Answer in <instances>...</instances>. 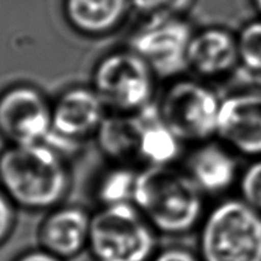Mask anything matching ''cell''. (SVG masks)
Segmentation results:
<instances>
[{"mask_svg": "<svg viewBox=\"0 0 261 261\" xmlns=\"http://www.w3.org/2000/svg\"><path fill=\"white\" fill-rule=\"evenodd\" d=\"M73 186L69 157L50 143L7 144L0 152V189L18 209L47 212Z\"/></svg>", "mask_w": 261, "mask_h": 261, "instance_id": "1", "label": "cell"}, {"mask_svg": "<svg viewBox=\"0 0 261 261\" xmlns=\"http://www.w3.org/2000/svg\"><path fill=\"white\" fill-rule=\"evenodd\" d=\"M205 196L182 168H139L133 204L160 236L196 232L206 212Z\"/></svg>", "mask_w": 261, "mask_h": 261, "instance_id": "2", "label": "cell"}, {"mask_svg": "<svg viewBox=\"0 0 261 261\" xmlns=\"http://www.w3.org/2000/svg\"><path fill=\"white\" fill-rule=\"evenodd\" d=\"M201 261H261V213L242 198H224L206 209L196 229Z\"/></svg>", "mask_w": 261, "mask_h": 261, "instance_id": "3", "label": "cell"}, {"mask_svg": "<svg viewBox=\"0 0 261 261\" xmlns=\"http://www.w3.org/2000/svg\"><path fill=\"white\" fill-rule=\"evenodd\" d=\"M147 61L130 47L116 48L94 63L91 86L110 112L135 115L157 99V82Z\"/></svg>", "mask_w": 261, "mask_h": 261, "instance_id": "4", "label": "cell"}, {"mask_svg": "<svg viewBox=\"0 0 261 261\" xmlns=\"http://www.w3.org/2000/svg\"><path fill=\"white\" fill-rule=\"evenodd\" d=\"M158 237L133 203L98 206L87 252L93 261H149L160 249Z\"/></svg>", "mask_w": 261, "mask_h": 261, "instance_id": "5", "label": "cell"}, {"mask_svg": "<svg viewBox=\"0 0 261 261\" xmlns=\"http://www.w3.org/2000/svg\"><path fill=\"white\" fill-rule=\"evenodd\" d=\"M222 97L209 82L181 75L167 81L158 93V116L185 144L216 138Z\"/></svg>", "mask_w": 261, "mask_h": 261, "instance_id": "6", "label": "cell"}, {"mask_svg": "<svg viewBox=\"0 0 261 261\" xmlns=\"http://www.w3.org/2000/svg\"><path fill=\"white\" fill-rule=\"evenodd\" d=\"M194 28L185 17L143 18L129 36L127 47L142 56L160 81L188 71V50Z\"/></svg>", "mask_w": 261, "mask_h": 261, "instance_id": "7", "label": "cell"}, {"mask_svg": "<svg viewBox=\"0 0 261 261\" xmlns=\"http://www.w3.org/2000/svg\"><path fill=\"white\" fill-rule=\"evenodd\" d=\"M107 114L109 109L91 84L68 87L53 101V133L46 142L69 157L94 138Z\"/></svg>", "mask_w": 261, "mask_h": 261, "instance_id": "8", "label": "cell"}, {"mask_svg": "<svg viewBox=\"0 0 261 261\" xmlns=\"http://www.w3.org/2000/svg\"><path fill=\"white\" fill-rule=\"evenodd\" d=\"M53 133V101L38 87L14 83L0 91V137L7 144L43 143Z\"/></svg>", "mask_w": 261, "mask_h": 261, "instance_id": "9", "label": "cell"}, {"mask_svg": "<svg viewBox=\"0 0 261 261\" xmlns=\"http://www.w3.org/2000/svg\"><path fill=\"white\" fill-rule=\"evenodd\" d=\"M216 138L239 157L261 158V89H237L222 97Z\"/></svg>", "mask_w": 261, "mask_h": 261, "instance_id": "10", "label": "cell"}, {"mask_svg": "<svg viewBox=\"0 0 261 261\" xmlns=\"http://www.w3.org/2000/svg\"><path fill=\"white\" fill-rule=\"evenodd\" d=\"M237 157L218 138H212L191 145L181 168L204 196H223L239 185L242 170Z\"/></svg>", "mask_w": 261, "mask_h": 261, "instance_id": "11", "label": "cell"}, {"mask_svg": "<svg viewBox=\"0 0 261 261\" xmlns=\"http://www.w3.org/2000/svg\"><path fill=\"white\" fill-rule=\"evenodd\" d=\"M92 213L76 204H60L45 212L37 228V246L70 261L88 250Z\"/></svg>", "mask_w": 261, "mask_h": 261, "instance_id": "12", "label": "cell"}, {"mask_svg": "<svg viewBox=\"0 0 261 261\" xmlns=\"http://www.w3.org/2000/svg\"><path fill=\"white\" fill-rule=\"evenodd\" d=\"M240 68L237 33L219 25L195 30L188 50V71L205 82L219 81Z\"/></svg>", "mask_w": 261, "mask_h": 261, "instance_id": "13", "label": "cell"}, {"mask_svg": "<svg viewBox=\"0 0 261 261\" xmlns=\"http://www.w3.org/2000/svg\"><path fill=\"white\" fill-rule=\"evenodd\" d=\"M132 0H64V18L74 33L102 38L124 24Z\"/></svg>", "mask_w": 261, "mask_h": 261, "instance_id": "14", "label": "cell"}, {"mask_svg": "<svg viewBox=\"0 0 261 261\" xmlns=\"http://www.w3.org/2000/svg\"><path fill=\"white\" fill-rule=\"evenodd\" d=\"M140 134L138 144V163L142 167L175 166L186 145L170 126L158 116L155 102L140 112Z\"/></svg>", "mask_w": 261, "mask_h": 261, "instance_id": "15", "label": "cell"}, {"mask_svg": "<svg viewBox=\"0 0 261 261\" xmlns=\"http://www.w3.org/2000/svg\"><path fill=\"white\" fill-rule=\"evenodd\" d=\"M140 114L110 112L94 135L97 148L109 162L138 163Z\"/></svg>", "mask_w": 261, "mask_h": 261, "instance_id": "16", "label": "cell"}, {"mask_svg": "<svg viewBox=\"0 0 261 261\" xmlns=\"http://www.w3.org/2000/svg\"><path fill=\"white\" fill-rule=\"evenodd\" d=\"M139 168L129 163L109 165L96 176L93 196L99 206L133 203Z\"/></svg>", "mask_w": 261, "mask_h": 261, "instance_id": "17", "label": "cell"}, {"mask_svg": "<svg viewBox=\"0 0 261 261\" xmlns=\"http://www.w3.org/2000/svg\"><path fill=\"white\" fill-rule=\"evenodd\" d=\"M240 68L261 83V18L245 23L237 32Z\"/></svg>", "mask_w": 261, "mask_h": 261, "instance_id": "18", "label": "cell"}, {"mask_svg": "<svg viewBox=\"0 0 261 261\" xmlns=\"http://www.w3.org/2000/svg\"><path fill=\"white\" fill-rule=\"evenodd\" d=\"M194 0H132L133 9L143 18L184 17Z\"/></svg>", "mask_w": 261, "mask_h": 261, "instance_id": "19", "label": "cell"}, {"mask_svg": "<svg viewBox=\"0 0 261 261\" xmlns=\"http://www.w3.org/2000/svg\"><path fill=\"white\" fill-rule=\"evenodd\" d=\"M239 196L261 213V158L251 160L240 176Z\"/></svg>", "mask_w": 261, "mask_h": 261, "instance_id": "20", "label": "cell"}, {"mask_svg": "<svg viewBox=\"0 0 261 261\" xmlns=\"http://www.w3.org/2000/svg\"><path fill=\"white\" fill-rule=\"evenodd\" d=\"M17 206L0 189V247L7 244L17 224Z\"/></svg>", "mask_w": 261, "mask_h": 261, "instance_id": "21", "label": "cell"}, {"mask_svg": "<svg viewBox=\"0 0 261 261\" xmlns=\"http://www.w3.org/2000/svg\"><path fill=\"white\" fill-rule=\"evenodd\" d=\"M149 261H201L196 250L182 245L160 247Z\"/></svg>", "mask_w": 261, "mask_h": 261, "instance_id": "22", "label": "cell"}, {"mask_svg": "<svg viewBox=\"0 0 261 261\" xmlns=\"http://www.w3.org/2000/svg\"><path fill=\"white\" fill-rule=\"evenodd\" d=\"M12 261H66L60 259V257L55 256V255L50 254L46 250L41 249V247H33V249L24 250V251L19 252L15 257H13Z\"/></svg>", "mask_w": 261, "mask_h": 261, "instance_id": "23", "label": "cell"}, {"mask_svg": "<svg viewBox=\"0 0 261 261\" xmlns=\"http://www.w3.org/2000/svg\"><path fill=\"white\" fill-rule=\"evenodd\" d=\"M254 4H255V7H256L257 12L261 14V0H254Z\"/></svg>", "mask_w": 261, "mask_h": 261, "instance_id": "24", "label": "cell"}]
</instances>
